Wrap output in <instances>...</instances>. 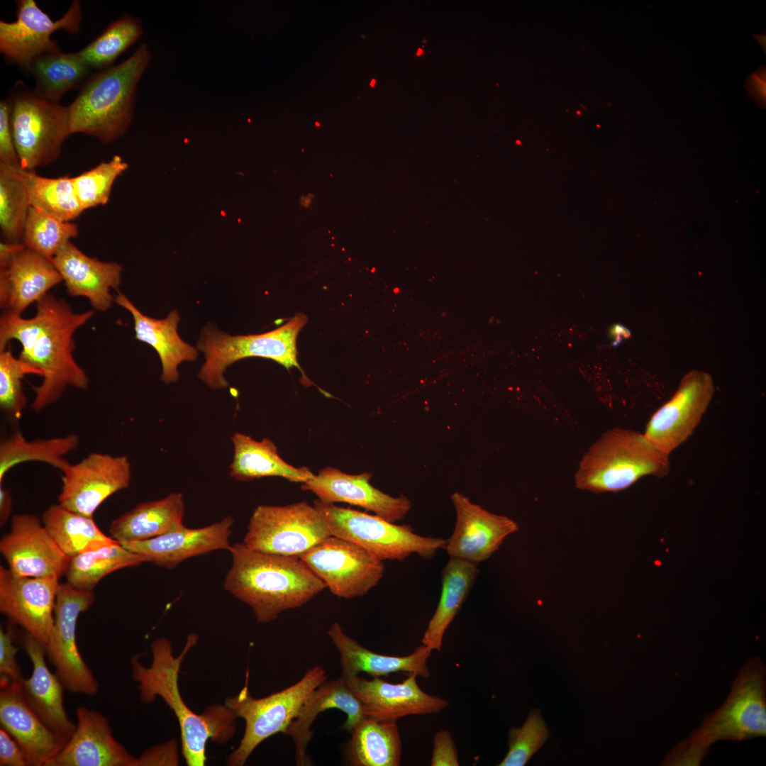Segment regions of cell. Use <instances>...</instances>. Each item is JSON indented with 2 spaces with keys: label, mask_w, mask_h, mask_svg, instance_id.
Masks as SVG:
<instances>
[{
  "label": "cell",
  "mask_w": 766,
  "mask_h": 766,
  "mask_svg": "<svg viewBox=\"0 0 766 766\" xmlns=\"http://www.w3.org/2000/svg\"><path fill=\"white\" fill-rule=\"evenodd\" d=\"M21 167L33 171L55 161L71 135L68 106L48 100L17 82L7 99Z\"/></svg>",
  "instance_id": "obj_8"
},
{
  "label": "cell",
  "mask_w": 766,
  "mask_h": 766,
  "mask_svg": "<svg viewBox=\"0 0 766 766\" xmlns=\"http://www.w3.org/2000/svg\"><path fill=\"white\" fill-rule=\"evenodd\" d=\"M94 315L74 312L63 299L48 293L36 302L30 318L4 312L0 318V351L16 340L22 345L18 358L42 372V382L33 387L30 404L40 411L57 401L68 387L85 389L89 377L74 358V332Z\"/></svg>",
  "instance_id": "obj_1"
},
{
  "label": "cell",
  "mask_w": 766,
  "mask_h": 766,
  "mask_svg": "<svg viewBox=\"0 0 766 766\" xmlns=\"http://www.w3.org/2000/svg\"><path fill=\"white\" fill-rule=\"evenodd\" d=\"M301 204L302 205H304V206H306V207H307V206H309V204H310V202H311V199H310L309 197H308V196H306V198H305V199H304V198H302V199H301Z\"/></svg>",
  "instance_id": "obj_54"
},
{
  "label": "cell",
  "mask_w": 766,
  "mask_h": 766,
  "mask_svg": "<svg viewBox=\"0 0 766 766\" xmlns=\"http://www.w3.org/2000/svg\"><path fill=\"white\" fill-rule=\"evenodd\" d=\"M114 301L129 311L134 322L135 338L152 347L162 365L161 379L173 383L179 378L178 366L184 361H194L196 349L185 343L177 333L180 318L173 310L162 319L144 315L123 294L118 293Z\"/></svg>",
  "instance_id": "obj_30"
},
{
  "label": "cell",
  "mask_w": 766,
  "mask_h": 766,
  "mask_svg": "<svg viewBox=\"0 0 766 766\" xmlns=\"http://www.w3.org/2000/svg\"><path fill=\"white\" fill-rule=\"evenodd\" d=\"M143 562H148L144 556L113 540L70 558L65 575L70 584L92 591L108 574Z\"/></svg>",
  "instance_id": "obj_37"
},
{
  "label": "cell",
  "mask_w": 766,
  "mask_h": 766,
  "mask_svg": "<svg viewBox=\"0 0 766 766\" xmlns=\"http://www.w3.org/2000/svg\"><path fill=\"white\" fill-rule=\"evenodd\" d=\"M13 507V499L10 491L0 486V525L4 526L10 518Z\"/></svg>",
  "instance_id": "obj_52"
},
{
  "label": "cell",
  "mask_w": 766,
  "mask_h": 766,
  "mask_svg": "<svg viewBox=\"0 0 766 766\" xmlns=\"http://www.w3.org/2000/svg\"><path fill=\"white\" fill-rule=\"evenodd\" d=\"M30 206L60 221L71 222L83 211L72 177L48 178L23 170Z\"/></svg>",
  "instance_id": "obj_39"
},
{
  "label": "cell",
  "mask_w": 766,
  "mask_h": 766,
  "mask_svg": "<svg viewBox=\"0 0 766 766\" xmlns=\"http://www.w3.org/2000/svg\"><path fill=\"white\" fill-rule=\"evenodd\" d=\"M152 59L142 43L125 61L92 74L68 106L71 134L110 143L123 135L133 118L138 84Z\"/></svg>",
  "instance_id": "obj_5"
},
{
  "label": "cell",
  "mask_w": 766,
  "mask_h": 766,
  "mask_svg": "<svg viewBox=\"0 0 766 766\" xmlns=\"http://www.w3.org/2000/svg\"><path fill=\"white\" fill-rule=\"evenodd\" d=\"M177 762V745L174 741H170L143 753L136 757L135 766L176 765Z\"/></svg>",
  "instance_id": "obj_49"
},
{
  "label": "cell",
  "mask_w": 766,
  "mask_h": 766,
  "mask_svg": "<svg viewBox=\"0 0 766 766\" xmlns=\"http://www.w3.org/2000/svg\"><path fill=\"white\" fill-rule=\"evenodd\" d=\"M78 226L52 217L30 206L24 225L22 242L29 249L51 261L58 250L77 237Z\"/></svg>",
  "instance_id": "obj_42"
},
{
  "label": "cell",
  "mask_w": 766,
  "mask_h": 766,
  "mask_svg": "<svg viewBox=\"0 0 766 766\" xmlns=\"http://www.w3.org/2000/svg\"><path fill=\"white\" fill-rule=\"evenodd\" d=\"M231 439L233 456L229 465V474L236 480L280 477L291 482L303 483L314 474L306 467L296 468L286 462L279 456L274 443L268 438L257 441L250 435L237 432Z\"/></svg>",
  "instance_id": "obj_32"
},
{
  "label": "cell",
  "mask_w": 766,
  "mask_h": 766,
  "mask_svg": "<svg viewBox=\"0 0 766 766\" xmlns=\"http://www.w3.org/2000/svg\"><path fill=\"white\" fill-rule=\"evenodd\" d=\"M0 725L18 743L29 766H47L68 739L48 726L26 699L21 683L1 679Z\"/></svg>",
  "instance_id": "obj_21"
},
{
  "label": "cell",
  "mask_w": 766,
  "mask_h": 766,
  "mask_svg": "<svg viewBox=\"0 0 766 766\" xmlns=\"http://www.w3.org/2000/svg\"><path fill=\"white\" fill-rule=\"evenodd\" d=\"M21 166L0 162V227L9 242H22L30 208Z\"/></svg>",
  "instance_id": "obj_41"
},
{
  "label": "cell",
  "mask_w": 766,
  "mask_h": 766,
  "mask_svg": "<svg viewBox=\"0 0 766 766\" xmlns=\"http://www.w3.org/2000/svg\"><path fill=\"white\" fill-rule=\"evenodd\" d=\"M128 168V164L115 155L108 162L72 177L79 204L83 211L105 205L110 197L113 182Z\"/></svg>",
  "instance_id": "obj_43"
},
{
  "label": "cell",
  "mask_w": 766,
  "mask_h": 766,
  "mask_svg": "<svg viewBox=\"0 0 766 766\" xmlns=\"http://www.w3.org/2000/svg\"><path fill=\"white\" fill-rule=\"evenodd\" d=\"M316 126H319L320 124L318 122H316Z\"/></svg>",
  "instance_id": "obj_57"
},
{
  "label": "cell",
  "mask_w": 766,
  "mask_h": 766,
  "mask_svg": "<svg viewBox=\"0 0 766 766\" xmlns=\"http://www.w3.org/2000/svg\"><path fill=\"white\" fill-rule=\"evenodd\" d=\"M550 733L538 710H532L523 725L509 732V750L498 765L523 766L549 738Z\"/></svg>",
  "instance_id": "obj_45"
},
{
  "label": "cell",
  "mask_w": 766,
  "mask_h": 766,
  "mask_svg": "<svg viewBox=\"0 0 766 766\" xmlns=\"http://www.w3.org/2000/svg\"><path fill=\"white\" fill-rule=\"evenodd\" d=\"M79 443L76 434L47 439L27 440L17 431L0 443V484L7 472L18 464L38 461L61 470L69 462L65 456Z\"/></svg>",
  "instance_id": "obj_38"
},
{
  "label": "cell",
  "mask_w": 766,
  "mask_h": 766,
  "mask_svg": "<svg viewBox=\"0 0 766 766\" xmlns=\"http://www.w3.org/2000/svg\"><path fill=\"white\" fill-rule=\"evenodd\" d=\"M331 709H337L346 714L343 728L349 733L365 717L360 701L342 675L323 682L311 692L284 733L293 740L297 766L309 765L306 750L313 735L311 726L321 712Z\"/></svg>",
  "instance_id": "obj_27"
},
{
  "label": "cell",
  "mask_w": 766,
  "mask_h": 766,
  "mask_svg": "<svg viewBox=\"0 0 766 766\" xmlns=\"http://www.w3.org/2000/svg\"><path fill=\"white\" fill-rule=\"evenodd\" d=\"M75 730L47 766H135L133 757L112 733L109 718L80 706Z\"/></svg>",
  "instance_id": "obj_22"
},
{
  "label": "cell",
  "mask_w": 766,
  "mask_h": 766,
  "mask_svg": "<svg viewBox=\"0 0 766 766\" xmlns=\"http://www.w3.org/2000/svg\"><path fill=\"white\" fill-rule=\"evenodd\" d=\"M59 578L21 576L0 567V611L45 648L53 622Z\"/></svg>",
  "instance_id": "obj_17"
},
{
  "label": "cell",
  "mask_w": 766,
  "mask_h": 766,
  "mask_svg": "<svg viewBox=\"0 0 766 766\" xmlns=\"http://www.w3.org/2000/svg\"><path fill=\"white\" fill-rule=\"evenodd\" d=\"M197 639L195 634H190L183 650L175 657L171 643L160 638L151 644L152 660L149 667L143 665L137 656H133L131 660L132 676L138 683L142 702L148 704L160 696L173 711L179 725L182 753L189 766H204L208 740H227L234 732L236 718L225 704L197 714L181 696L178 684L181 664Z\"/></svg>",
  "instance_id": "obj_3"
},
{
  "label": "cell",
  "mask_w": 766,
  "mask_h": 766,
  "mask_svg": "<svg viewBox=\"0 0 766 766\" xmlns=\"http://www.w3.org/2000/svg\"><path fill=\"white\" fill-rule=\"evenodd\" d=\"M765 667L759 657L747 660L722 706L667 753L661 765L697 766L715 742L743 740L766 734Z\"/></svg>",
  "instance_id": "obj_4"
},
{
  "label": "cell",
  "mask_w": 766,
  "mask_h": 766,
  "mask_svg": "<svg viewBox=\"0 0 766 766\" xmlns=\"http://www.w3.org/2000/svg\"><path fill=\"white\" fill-rule=\"evenodd\" d=\"M313 506L332 535L358 545L382 561H402L412 554L430 560L446 545L445 539L418 535L409 525H398L377 515L338 506L318 499L314 501Z\"/></svg>",
  "instance_id": "obj_9"
},
{
  "label": "cell",
  "mask_w": 766,
  "mask_h": 766,
  "mask_svg": "<svg viewBox=\"0 0 766 766\" xmlns=\"http://www.w3.org/2000/svg\"><path fill=\"white\" fill-rule=\"evenodd\" d=\"M345 748L353 766H399L402 742L396 721H380L365 717L350 731Z\"/></svg>",
  "instance_id": "obj_34"
},
{
  "label": "cell",
  "mask_w": 766,
  "mask_h": 766,
  "mask_svg": "<svg viewBox=\"0 0 766 766\" xmlns=\"http://www.w3.org/2000/svg\"><path fill=\"white\" fill-rule=\"evenodd\" d=\"M143 34L141 21L124 14L110 24L88 45L78 51L86 63L95 70L107 69Z\"/></svg>",
  "instance_id": "obj_40"
},
{
  "label": "cell",
  "mask_w": 766,
  "mask_h": 766,
  "mask_svg": "<svg viewBox=\"0 0 766 766\" xmlns=\"http://www.w3.org/2000/svg\"><path fill=\"white\" fill-rule=\"evenodd\" d=\"M0 552L8 567L25 577L60 579L70 559L55 543L41 519L28 513L12 518L9 532L0 540Z\"/></svg>",
  "instance_id": "obj_18"
},
{
  "label": "cell",
  "mask_w": 766,
  "mask_h": 766,
  "mask_svg": "<svg viewBox=\"0 0 766 766\" xmlns=\"http://www.w3.org/2000/svg\"><path fill=\"white\" fill-rule=\"evenodd\" d=\"M669 456L643 433L615 428L603 433L582 457L575 474L578 489L596 493L624 490L643 477H665Z\"/></svg>",
  "instance_id": "obj_6"
},
{
  "label": "cell",
  "mask_w": 766,
  "mask_h": 766,
  "mask_svg": "<svg viewBox=\"0 0 766 766\" xmlns=\"http://www.w3.org/2000/svg\"><path fill=\"white\" fill-rule=\"evenodd\" d=\"M0 162L20 166L13 142L7 99L0 101Z\"/></svg>",
  "instance_id": "obj_47"
},
{
  "label": "cell",
  "mask_w": 766,
  "mask_h": 766,
  "mask_svg": "<svg viewBox=\"0 0 766 766\" xmlns=\"http://www.w3.org/2000/svg\"><path fill=\"white\" fill-rule=\"evenodd\" d=\"M0 765L29 766L18 743L4 729H0Z\"/></svg>",
  "instance_id": "obj_50"
},
{
  "label": "cell",
  "mask_w": 766,
  "mask_h": 766,
  "mask_svg": "<svg viewBox=\"0 0 766 766\" xmlns=\"http://www.w3.org/2000/svg\"><path fill=\"white\" fill-rule=\"evenodd\" d=\"M327 679L324 668L316 665L297 682L264 698L252 697L247 683L236 696L227 698L225 705L245 722L244 735L227 758L228 765H244L263 740L277 733H285L311 692Z\"/></svg>",
  "instance_id": "obj_10"
},
{
  "label": "cell",
  "mask_w": 766,
  "mask_h": 766,
  "mask_svg": "<svg viewBox=\"0 0 766 766\" xmlns=\"http://www.w3.org/2000/svg\"><path fill=\"white\" fill-rule=\"evenodd\" d=\"M299 557L339 598L362 596L383 577V561L358 545L331 535Z\"/></svg>",
  "instance_id": "obj_13"
},
{
  "label": "cell",
  "mask_w": 766,
  "mask_h": 766,
  "mask_svg": "<svg viewBox=\"0 0 766 766\" xmlns=\"http://www.w3.org/2000/svg\"><path fill=\"white\" fill-rule=\"evenodd\" d=\"M14 633L11 628H0V675L1 679L21 683L23 677L16 655L18 648L14 645Z\"/></svg>",
  "instance_id": "obj_46"
},
{
  "label": "cell",
  "mask_w": 766,
  "mask_h": 766,
  "mask_svg": "<svg viewBox=\"0 0 766 766\" xmlns=\"http://www.w3.org/2000/svg\"><path fill=\"white\" fill-rule=\"evenodd\" d=\"M91 68L78 52H47L33 60L28 69L35 80L36 93L60 102L68 91L81 88L92 75Z\"/></svg>",
  "instance_id": "obj_35"
},
{
  "label": "cell",
  "mask_w": 766,
  "mask_h": 766,
  "mask_svg": "<svg viewBox=\"0 0 766 766\" xmlns=\"http://www.w3.org/2000/svg\"><path fill=\"white\" fill-rule=\"evenodd\" d=\"M16 2V21H0V51L6 60L27 72L38 56L60 51L57 43L50 38L56 30L62 29L72 34L79 31L82 6L79 1H72L65 13L53 21L34 0Z\"/></svg>",
  "instance_id": "obj_14"
},
{
  "label": "cell",
  "mask_w": 766,
  "mask_h": 766,
  "mask_svg": "<svg viewBox=\"0 0 766 766\" xmlns=\"http://www.w3.org/2000/svg\"><path fill=\"white\" fill-rule=\"evenodd\" d=\"M331 535L318 511L303 501L284 506H258L250 518L243 543L256 551L299 557Z\"/></svg>",
  "instance_id": "obj_11"
},
{
  "label": "cell",
  "mask_w": 766,
  "mask_h": 766,
  "mask_svg": "<svg viewBox=\"0 0 766 766\" xmlns=\"http://www.w3.org/2000/svg\"><path fill=\"white\" fill-rule=\"evenodd\" d=\"M753 36H754V38H755V39L757 40V42L759 43V44H760V45L761 48L762 49V50H764V53H765H765H766V51H765V50H766V49H765V48H766V45H765V32H764V33H761V34H760V35H755V34H753Z\"/></svg>",
  "instance_id": "obj_53"
},
{
  "label": "cell",
  "mask_w": 766,
  "mask_h": 766,
  "mask_svg": "<svg viewBox=\"0 0 766 766\" xmlns=\"http://www.w3.org/2000/svg\"><path fill=\"white\" fill-rule=\"evenodd\" d=\"M479 574L477 564L450 557L441 573L440 599L424 632L422 644L440 651L444 634L454 620Z\"/></svg>",
  "instance_id": "obj_33"
},
{
  "label": "cell",
  "mask_w": 766,
  "mask_h": 766,
  "mask_svg": "<svg viewBox=\"0 0 766 766\" xmlns=\"http://www.w3.org/2000/svg\"><path fill=\"white\" fill-rule=\"evenodd\" d=\"M232 564L224 589L247 604L260 623L307 604L326 585L298 556L256 551L243 543L231 545Z\"/></svg>",
  "instance_id": "obj_2"
},
{
  "label": "cell",
  "mask_w": 766,
  "mask_h": 766,
  "mask_svg": "<svg viewBox=\"0 0 766 766\" xmlns=\"http://www.w3.org/2000/svg\"><path fill=\"white\" fill-rule=\"evenodd\" d=\"M371 476L369 472L348 474L326 467L303 482L301 487L325 502L348 503L392 523L402 520L411 508V501L403 495L394 497L375 488L370 483Z\"/></svg>",
  "instance_id": "obj_23"
},
{
  "label": "cell",
  "mask_w": 766,
  "mask_h": 766,
  "mask_svg": "<svg viewBox=\"0 0 766 766\" xmlns=\"http://www.w3.org/2000/svg\"><path fill=\"white\" fill-rule=\"evenodd\" d=\"M307 316L297 313L284 325L272 331L255 335H230L213 325L201 331L196 348L205 355L199 379L213 389H222L228 383L224 377L227 367L250 357L271 359L287 369L297 367L296 338L306 324Z\"/></svg>",
  "instance_id": "obj_7"
},
{
  "label": "cell",
  "mask_w": 766,
  "mask_h": 766,
  "mask_svg": "<svg viewBox=\"0 0 766 766\" xmlns=\"http://www.w3.org/2000/svg\"><path fill=\"white\" fill-rule=\"evenodd\" d=\"M41 521L69 558L115 540L101 531L93 517L76 513L59 504L48 506L42 514Z\"/></svg>",
  "instance_id": "obj_36"
},
{
  "label": "cell",
  "mask_w": 766,
  "mask_h": 766,
  "mask_svg": "<svg viewBox=\"0 0 766 766\" xmlns=\"http://www.w3.org/2000/svg\"><path fill=\"white\" fill-rule=\"evenodd\" d=\"M421 53H422V50L421 48H418L417 55H421Z\"/></svg>",
  "instance_id": "obj_56"
},
{
  "label": "cell",
  "mask_w": 766,
  "mask_h": 766,
  "mask_svg": "<svg viewBox=\"0 0 766 766\" xmlns=\"http://www.w3.org/2000/svg\"><path fill=\"white\" fill-rule=\"evenodd\" d=\"M714 393V380L709 373L697 370L688 372L672 396L651 416L644 435L669 456L692 434Z\"/></svg>",
  "instance_id": "obj_16"
},
{
  "label": "cell",
  "mask_w": 766,
  "mask_h": 766,
  "mask_svg": "<svg viewBox=\"0 0 766 766\" xmlns=\"http://www.w3.org/2000/svg\"><path fill=\"white\" fill-rule=\"evenodd\" d=\"M94 601L91 591L78 589L67 582L60 584L54 622L45 645L46 655L65 689L87 696L96 694L99 687L79 650L77 623L79 615L88 610Z\"/></svg>",
  "instance_id": "obj_12"
},
{
  "label": "cell",
  "mask_w": 766,
  "mask_h": 766,
  "mask_svg": "<svg viewBox=\"0 0 766 766\" xmlns=\"http://www.w3.org/2000/svg\"><path fill=\"white\" fill-rule=\"evenodd\" d=\"M375 82H376L375 79H372V80L371 81V82H370V86H371L372 87H374V86L375 85Z\"/></svg>",
  "instance_id": "obj_55"
},
{
  "label": "cell",
  "mask_w": 766,
  "mask_h": 766,
  "mask_svg": "<svg viewBox=\"0 0 766 766\" xmlns=\"http://www.w3.org/2000/svg\"><path fill=\"white\" fill-rule=\"evenodd\" d=\"M577 114H581V112H580L579 111H577Z\"/></svg>",
  "instance_id": "obj_58"
},
{
  "label": "cell",
  "mask_w": 766,
  "mask_h": 766,
  "mask_svg": "<svg viewBox=\"0 0 766 766\" xmlns=\"http://www.w3.org/2000/svg\"><path fill=\"white\" fill-rule=\"evenodd\" d=\"M233 519L226 516L209 526L189 528L183 526L158 537L121 543L144 556L148 562L172 569L182 561L218 550H230Z\"/></svg>",
  "instance_id": "obj_24"
},
{
  "label": "cell",
  "mask_w": 766,
  "mask_h": 766,
  "mask_svg": "<svg viewBox=\"0 0 766 766\" xmlns=\"http://www.w3.org/2000/svg\"><path fill=\"white\" fill-rule=\"evenodd\" d=\"M451 500L456 522L444 550L450 557L478 564L489 558L504 540L518 530L512 519L490 513L455 492Z\"/></svg>",
  "instance_id": "obj_20"
},
{
  "label": "cell",
  "mask_w": 766,
  "mask_h": 766,
  "mask_svg": "<svg viewBox=\"0 0 766 766\" xmlns=\"http://www.w3.org/2000/svg\"><path fill=\"white\" fill-rule=\"evenodd\" d=\"M432 766H458L459 758L455 743L447 730L439 731L433 738L431 760Z\"/></svg>",
  "instance_id": "obj_48"
},
{
  "label": "cell",
  "mask_w": 766,
  "mask_h": 766,
  "mask_svg": "<svg viewBox=\"0 0 766 766\" xmlns=\"http://www.w3.org/2000/svg\"><path fill=\"white\" fill-rule=\"evenodd\" d=\"M184 512L183 495L172 492L140 503L115 518L110 524L109 535L120 543L158 537L183 527Z\"/></svg>",
  "instance_id": "obj_31"
},
{
  "label": "cell",
  "mask_w": 766,
  "mask_h": 766,
  "mask_svg": "<svg viewBox=\"0 0 766 766\" xmlns=\"http://www.w3.org/2000/svg\"><path fill=\"white\" fill-rule=\"evenodd\" d=\"M62 279L52 262L26 245L0 262V306L21 314Z\"/></svg>",
  "instance_id": "obj_26"
},
{
  "label": "cell",
  "mask_w": 766,
  "mask_h": 766,
  "mask_svg": "<svg viewBox=\"0 0 766 766\" xmlns=\"http://www.w3.org/2000/svg\"><path fill=\"white\" fill-rule=\"evenodd\" d=\"M21 645L33 665L31 675L21 683L26 699L48 726L69 739L76 723L69 718L65 709V688L47 665L45 646L28 633L22 638Z\"/></svg>",
  "instance_id": "obj_28"
},
{
  "label": "cell",
  "mask_w": 766,
  "mask_h": 766,
  "mask_svg": "<svg viewBox=\"0 0 766 766\" xmlns=\"http://www.w3.org/2000/svg\"><path fill=\"white\" fill-rule=\"evenodd\" d=\"M747 96L758 106L766 108V67L762 64L755 72L745 77Z\"/></svg>",
  "instance_id": "obj_51"
},
{
  "label": "cell",
  "mask_w": 766,
  "mask_h": 766,
  "mask_svg": "<svg viewBox=\"0 0 766 766\" xmlns=\"http://www.w3.org/2000/svg\"><path fill=\"white\" fill-rule=\"evenodd\" d=\"M327 633L339 653L343 676H356L365 672L379 677L391 673L407 672L423 678L430 677L427 661L432 650L426 645H419L408 655H387L365 648L350 637L338 622L331 625Z\"/></svg>",
  "instance_id": "obj_29"
},
{
  "label": "cell",
  "mask_w": 766,
  "mask_h": 766,
  "mask_svg": "<svg viewBox=\"0 0 766 766\" xmlns=\"http://www.w3.org/2000/svg\"><path fill=\"white\" fill-rule=\"evenodd\" d=\"M26 374L42 377L40 370L13 357L10 349L0 351V406L13 422H18L27 404L22 379Z\"/></svg>",
  "instance_id": "obj_44"
},
{
  "label": "cell",
  "mask_w": 766,
  "mask_h": 766,
  "mask_svg": "<svg viewBox=\"0 0 766 766\" xmlns=\"http://www.w3.org/2000/svg\"><path fill=\"white\" fill-rule=\"evenodd\" d=\"M342 677L360 701L365 716L377 721H396L409 715L437 714L450 704L441 697L424 692L414 674H409L400 683H390L378 677L372 679L359 675Z\"/></svg>",
  "instance_id": "obj_19"
},
{
  "label": "cell",
  "mask_w": 766,
  "mask_h": 766,
  "mask_svg": "<svg viewBox=\"0 0 766 766\" xmlns=\"http://www.w3.org/2000/svg\"><path fill=\"white\" fill-rule=\"evenodd\" d=\"M58 504L93 517L99 506L131 482V465L126 455L94 452L79 462H68L61 470Z\"/></svg>",
  "instance_id": "obj_15"
},
{
  "label": "cell",
  "mask_w": 766,
  "mask_h": 766,
  "mask_svg": "<svg viewBox=\"0 0 766 766\" xmlns=\"http://www.w3.org/2000/svg\"><path fill=\"white\" fill-rule=\"evenodd\" d=\"M51 262L70 295L87 298L99 311L111 307L115 299L111 289H118L121 284L123 267L119 263L87 256L71 241L58 250Z\"/></svg>",
  "instance_id": "obj_25"
}]
</instances>
